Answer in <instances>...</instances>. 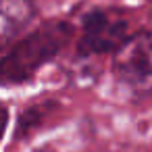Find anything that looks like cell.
Segmentation results:
<instances>
[{"label": "cell", "instance_id": "3957f363", "mask_svg": "<svg viewBox=\"0 0 152 152\" xmlns=\"http://www.w3.org/2000/svg\"><path fill=\"white\" fill-rule=\"evenodd\" d=\"M129 38V25L113 11L94 9L83 15L81 38L77 44L79 56H96L117 52Z\"/></svg>", "mask_w": 152, "mask_h": 152}, {"label": "cell", "instance_id": "6da1fadb", "mask_svg": "<svg viewBox=\"0 0 152 152\" xmlns=\"http://www.w3.org/2000/svg\"><path fill=\"white\" fill-rule=\"evenodd\" d=\"M73 27L67 21L44 23L17 40L2 56L0 77L4 86L31 79L46 63H50L71 40Z\"/></svg>", "mask_w": 152, "mask_h": 152}, {"label": "cell", "instance_id": "277c9868", "mask_svg": "<svg viewBox=\"0 0 152 152\" xmlns=\"http://www.w3.org/2000/svg\"><path fill=\"white\" fill-rule=\"evenodd\" d=\"M2 44L7 46L36 15L34 0H2Z\"/></svg>", "mask_w": 152, "mask_h": 152}, {"label": "cell", "instance_id": "5b68a950", "mask_svg": "<svg viewBox=\"0 0 152 152\" xmlns=\"http://www.w3.org/2000/svg\"><path fill=\"white\" fill-rule=\"evenodd\" d=\"M56 108V102H44V104H31L27 110H23V115L19 117L17 123V135L25 137L27 133H31L34 129L40 127V123L46 121V117Z\"/></svg>", "mask_w": 152, "mask_h": 152}, {"label": "cell", "instance_id": "7a4b0ae2", "mask_svg": "<svg viewBox=\"0 0 152 152\" xmlns=\"http://www.w3.org/2000/svg\"><path fill=\"white\" fill-rule=\"evenodd\" d=\"M117 83L135 98L152 96V34L137 31L113 54Z\"/></svg>", "mask_w": 152, "mask_h": 152}]
</instances>
